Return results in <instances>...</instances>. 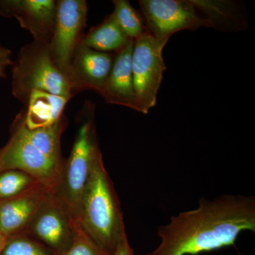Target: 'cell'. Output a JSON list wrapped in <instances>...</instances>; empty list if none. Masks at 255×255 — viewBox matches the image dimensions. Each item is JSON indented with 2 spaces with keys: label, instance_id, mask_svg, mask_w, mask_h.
Returning <instances> with one entry per match:
<instances>
[{
  "label": "cell",
  "instance_id": "1",
  "mask_svg": "<svg viewBox=\"0 0 255 255\" xmlns=\"http://www.w3.org/2000/svg\"><path fill=\"white\" fill-rule=\"evenodd\" d=\"M255 231L253 196L203 198L199 207L171 218L158 229L160 243L146 255H197L233 246L240 233Z\"/></svg>",
  "mask_w": 255,
  "mask_h": 255
},
{
  "label": "cell",
  "instance_id": "2",
  "mask_svg": "<svg viewBox=\"0 0 255 255\" xmlns=\"http://www.w3.org/2000/svg\"><path fill=\"white\" fill-rule=\"evenodd\" d=\"M77 220L99 246L114 254L126 227L120 201L100 150L94 159Z\"/></svg>",
  "mask_w": 255,
  "mask_h": 255
},
{
  "label": "cell",
  "instance_id": "3",
  "mask_svg": "<svg viewBox=\"0 0 255 255\" xmlns=\"http://www.w3.org/2000/svg\"><path fill=\"white\" fill-rule=\"evenodd\" d=\"M11 66L12 95L25 105L35 90L70 99L78 93L73 82L53 62L48 43H28L20 50Z\"/></svg>",
  "mask_w": 255,
  "mask_h": 255
},
{
  "label": "cell",
  "instance_id": "4",
  "mask_svg": "<svg viewBox=\"0 0 255 255\" xmlns=\"http://www.w3.org/2000/svg\"><path fill=\"white\" fill-rule=\"evenodd\" d=\"M100 150L92 117L87 119L79 128L70 156L64 162L56 192V195L67 204L76 219L94 159Z\"/></svg>",
  "mask_w": 255,
  "mask_h": 255
},
{
  "label": "cell",
  "instance_id": "5",
  "mask_svg": "<svg viewBox=\"0 0 255 255\" xmlns=\"http://www.w3.org/2000/svg\"><path fill=\"white\" fill-rule=\"evenodd\" d=\"M167 43L148 31L134 41L131 65L138 112L148 114L157 104V96L166 70L162 50Z\"/></svg>",
  "mask_w": 255,
  "mask_h": 255
},
{
  "label": "cell",
  "instance_id": "6",
  "mask_svg": "<svg viewBox=\"0 0 255 255\" xmlns=\"http://www.w3.org/2000/svg\"><path fill=\"white\" fill-rule=\"evenodd\" d=\"M139 5L147 31L159 41L167 43L182 30L213 27L192 0H140Z\"/></svg>",
  "mask_w": 255,
  "mask_h": 255
},
{
  "label": "cell",
  "instance_id": "7",
  "mask_svg": "<svg viewBox=\"0 0 255 255\" xmlns=\"http://www.w3.org/2000/svg\"><path fill=\"white\" fill-rule=\"evenodd\" d=\"M64 162L65 160L51 158L38 146L12 130H10L9 140L0 148V166L3 171H23L55 194L59 187Z\"/></svg>",
  "mask_w": 255,
  "mask_h": 255
},
{
  "label": "cell",
  "instance_id": "8",
  "mask_svg": "<svg viewBox=\"0 0 255 255\" xmlns=\"http://www.w3.org/2000/svg\"><path fill=\"white\" fill-rule=\"evenodd\" d=\"M76 222L67 204L56 194H52L23 233L46 246L54 255H61L73 243Z\"/></svg>",
  "mask_w": 255,
  "mask_h": 255
},
{
  "label": "cell",
  "instance_id": "9",
  "mask_svg": "<svg viewBox=\"0 0 255 255\" xmlns=\"http://www.w3.org/2000/svg\"><path fill=\"white\" fill-rule=\"evenodd\" d=\"M87 11L85 0L57 1L54 31L49 43L50 56L73 83L72 61L86 26Z\"/></svg>",
  "mask_w": 255,
  "mask_h": 255
},
{
  "label": "cell",
  "instance_id": "10",
  "mask_svg": "<svg viewBox=\"0 0 255 255\" xmlns=\"http://www.w3.org/2000/svg\"><path fill=\"white\" fill-rule=\"evenodd\" d=\"M57 1L0 0V15L17 19L35 41L49 44L54 31Z\"/></svg>",
  "mask_w": 255,
  "mask_h": 255
},
{
  "label": "cell",
  "instance_id": "11",
  "mask_svg": "<svg viewBox=\"0 0 255 255\" xmlns=\"http://www.w3.org/2000/svg\"><path fill=\"white\" fill-rule=\"evenodd\" d=\"M55 194L42 184L9 199H0V230L6 238L23 233L48 196Z\"/></svg>",
  "mask_w": 255,
  "mask_h": 255
},
{
  "label": "cell",
  "instance_id": "12",
  "mask_svg": "<svg viewBox=\"0 0 255 255\" xmlns=\"http://www.w3.org/2000/svg\"><path fill=\"white\" fill-rule=\"evenodd\" d=\"M115 53L97 51L79 43L72 61V80L79 92L100 94L113 66Z\"/></svg>",
  "mask_w": 255,
  "mask_h": 255
},
{
  "label": "cell",
  "instance_id": "13",
  "mask_svg": "<svg viewBox=\"0 0 255 255\" xmlns=\"http://www.w3.org/2000/svg\"><path fill=\"white\" fill-rule=\"evenodd\" d=\"M134 41L115 53L113 66L100 95L111 105L123 106L138 112V105L133 78L131 58Z\"/></svg>",
  "mask_w": 255,
  "mask_h": 255
},
{
  "label": "cell",
  "instance_id": "14",
  "mask_svg": "<svg viewBox=\"0 0 255 255\" xmlns=\"http://www.w3.org/2000/svg\"><path fill=\"white\" fill-rule=\"evenodd\" d=\"M71 99L35 90L30 94L26 109L22 110L23 123L29 129L50 127L59 120Z\"/></svg>",
  "mask_w": 255,
  "mask_h": 255
},
{
  "label": "cell",
  "instance_id": "15",
  "mask_svg": "<svg viewBox=\"0 0 255 255\" xmlns=\"http://www.w3.org/2000/svg\"><path fill=\"white\" fill-rule=\"evenodd\" d=\"M130 40L111 14L100 24L83 34L80 43L97 51L115 53L127 46Z\"/></svg>",
  "mask_w": 255,
  "mask_h": 255
},
{
  "label": "cell",
  "instance_id": "16",
  "mask_svg": "<svg viewBox=\"0 0 255 255\" xmlns=\"http://www.w3.org/2000/svg\"><path fill=\"white\" fill-rule=\"evenodd\" d=\"M113 2L112 15L128 38L135 41L147 31L141 13L134 9L128 1L115 0Z\"/></svg>",
  "mask_w": 255,
  "mask_h": 255
},
{
  "label": "cell",
  "instance_id": "17",
  "mask_svg": "<svg viewBox=\"0 0 255 255\" xmlns=\"http://www.w3.org/2000/svg\"><path fill=\"white\" fill-rule=\"evenodd\" d=\"M38 184H41L23 171L17 169L2 171L0 172V199L18 195Z\"/></svg>",
  "mask_w": 255,
  "mask_h": 255
},
{
  "label": "cell",
  "instance_id": "18",
  "mask_svg": "<svg viewBox=\"0 0 255 255\" xmlns=\"http://www.w3.org/2000/svg\"><path fill=\"white\" fill-rule=\"evenodd\" d=\"M0 255H54L46 246L24 233L6 238Z\"/></svg>",
  "mask_w": 255,
  "mask_h": 255
},
{
  "label": "cell",
  "instance_id": "19",
  "mask_svg": "<svg viewBox=\"0 0 255 255\" xmlns=\"http://www.w3.org/2000/svg\"><path fill=\"white\" fill-rule=\"evenodd\" d=\"M61 255H111L85 231L77 220L73 243Z\"/></svg>",
  "mask_w": 255,
  "mask_h": 255
},
{
  "label": "cell",
  "instance_id": "20",
  "mask_svg": "<svg viewBox=\"0 0 255 255\" xmlns=\"http://www.w3.org/2000/svg\"><path fill=\"white\" fill-rule=\"evenodd\" d=\"M11 55V51L9 48L0 46V80L6 78V68L12 65Z\"/></svg>",
  "mask_w": 255,
  "mask_h": 255
},
{
  "label": "cell",
  "instance_id": "21",
  "mask_svg": "<svg viewBox=\"0 0 255 255\" xmlns=\"http://www.w3.org/2000/svg\"><path fill=\"white\" fill-rule=\"evenodd\" d=\"M112 255H134L133 250L132 249L128 240L127 231H124L122 233L117 249Z\"/></svg>",
  "mask_w": 255,
  "mask_h": 255
},
{
  "label": "cell",
  "instance_id": "22",
  "mask_svg": "<svg viewBox=\"0 0 255 255\" xmlns=\"http://www.w3.org/2000/svg\"><path fill=\"white\" fill-rule=\"evenodd\" d=\"M6 237L1 232L0 230V254H1V251H2L3 248H4L5 242H6Z\"/></svg>",
  "mask_w": 255,
  "mask_h": 255
},
{
  "label": "cell",
  "instance_id": "23",
  "mask_svg": "<svg viewBox=\"0 0 255 255\" xmlns=\"http://www.w3.org/2000/svg\"><path fill=\"white\" fill-rule=\"evenodd\" d=\"M2 171H3V169H2V168H1V166H0V172H2Z\"/></svg>",
  "mask_w": 255,
  "mask_h": 255
}]
</instances>
